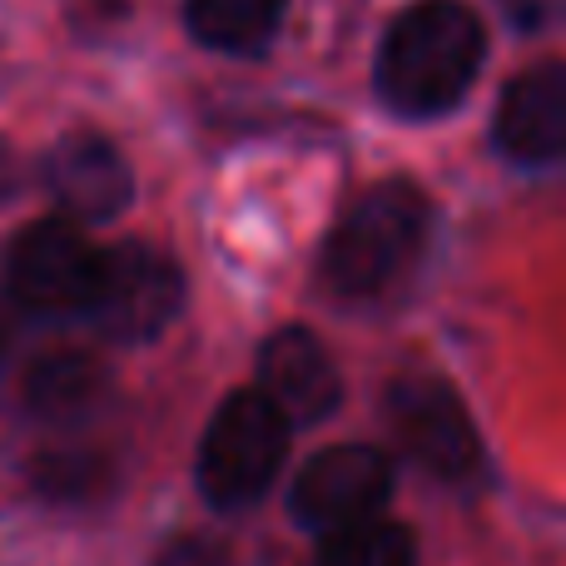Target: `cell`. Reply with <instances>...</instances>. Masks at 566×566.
<instances>
[{
    "label": "cell",
    "mask_w": 566,
    "mask_h": 566,
    "mask_svg": "<svg viewBox=\"0 0 566 566\" xmlns=\"http://www.w3.org/2000/svg\"><path fill=\"white\" fill-rule=\"evenodd\" d=\"M488 60V35L462 0H418L388 25L373 65L382 105L402 119H432L462 105Z\"/></svg>",
    "instance_id": "1"
},
{
    "label": "cell",
    "mask_w": 566,
    "mask_h": 566,
    "mask_svg": "<svg viewBox=\"0 0 566 566\" xmlns=\"http://www.w3.org/2000/svg\"><path fill=\"white\" fill-rule=\"evenodd\" d=\"M432 239V205L418 185H373L323 244V283L338 298H378L418 269Z\"/></svg>",
    "instance_id": "2"
},
{
    "label": "cell",
    "mask_w": 566,
    "mask_h": 566,
    "mask_svg": "<svg viewBox=\"0 0 566 566\" xmlns=\"http://www.w3.org/2000/svg\"><path fill=\"white\" fill-rule=\"evenodd\" d=\"M293 422L283 418L274 402L259 388L229 392L219 412L209 418L205 438H199L195 478L209 507L219 512H244L269 497L279 482L283 452H289Z\"/></svg>",
    "instance_id": "3"
},
{
    "label": "cell",
    "mask_w": 566,
    "mask_h": 566,
    "mask_svg": "<svg viewBox=\"0 0 566 566\" xmlns=\"http://www.w3.org/2000/svg\"><path fill=\"white\" fill-rule=\"evenodd\" d=\"M185 308V274L155 244L99 249V279L85 318L109 343H149Z\"/></svg>",
    "instance_id": "4"
},
{
    "label": "cell",
    "mask_w": 566,
    "mask_h": 566,
    "mask_svg": "<svg viewBox=\"0 0 566 566\" xmlns=\"http://www.w3.org/2000/svg\"><path fill=\"white\" fill-rule=\"evenodd\" d=\"M95 279H99V249L70 219L30 224L10 244L6 283H10V298L30 318H50V323L85 318L90 298H95Z\"/></svg>",
    "instance_id": "5"
},
{
    "label": "cell",
    "mask_w": 566,
    "mask_h": 566,
    "mask_svg": "<svg viewBox=\"0 0 566 566\" xmlns=\"http://www.w3.org/2000/svg\"><path fill=\"white\" fill-rule=\"evenodd\" d=\"M398 448L438 482H472L482 472V438L462 398L438 378H402L388 392Z\"/></svg>",
    "instance_id": "6"
},
{
    "label": "cell",
    "mask_w": 566,
    "mask_h": 566,
    "mask_svg": "<svg viewBox=\"0 0 566 566\" xmlns=\"http://www.w3.org/2000/svg\"><path fill=\"white\" fill-rule=\"evenodd\" d=\"M392 497V462L382 452L363 448V442H338V448L318 452L308 468L293 478L289 507L298 527L313 537H333V532L353 527V522L382 517Z\"/></svg>",
    "instance_id": "7"
},
{
    "label": "cell",
    "mask_w": 566,
    "mask_h": 566,
    "mask_svg": "<svg viewBox=\"0 0 566 566\" xmlns=\"http://www.w3.org/2000/svg\"><path fill=\"white\" fill-rule=\"evenodd\" d=\"M492 139L512 165H566V60H542L502 90Z\"/></svg>",
    "instance_id": "8"
},
{
    "label": "cell",
    "mask_w": 566,
    "mask_h": 566,
    "mask_svg": "<svg viewBox=\"0 0 566 566\" xmlns=\"http://www.w3.org/2000/svg\"><path fill=\"white\" fill-rule=\"evenodd\" d=\"M45 189L55 199L60 219L70 224H109L135 195V175H129L125 155L109 145L105 135H65L45 155Z\"/></svg>",
    "instance_id": "9"
},
{
    "label": "cell",
    "mask_w": 566,
    "mask_h": 566,
    "mask_svg": "<svg viewBox=\"0 0 566 566\" xmlns=\"http://www.w3.org/2000/svg\"><path fill=\"white\" fill-rule=\"evenodd\" d=\"M259 392L293 428H313L338 412L343 378L308 328H279L259 353Z\"/></svg>",
    "instance_id": "10"
},
{
    "label": "cell",
    "mask_w": 566,
    "mask_h": 566,
    "mask_svg": "<svg viewBox=\"0 0 566 566\" xmlns=\"http://www.w3.org/2000/svg\"><path fill=\"white\" fill-rule=\"evenodd\" d=\"M289 0H185L189 35L219 55H259L274 45Z\"/></svg>",
    "instance_id": "11"
},
{
    "label": "cell",
    "mask_w": 566,
    "mask_h": 566,
    "mask_svg": "<svg viewBox=\"0 0 566 566\" xmlns=\"http://www.w3.org/2000/svg\"><path fill=\"white\" fill-rule=\"evenodd\" d=\"M25 398L40 418H55V422H80L99 408L105 398V378L90 358L80 353H55V358L35 363L25 382Z\"/></svg>",
    "instance_id": "12"
},
{
    "label": "cell",
    "mask_w": 566,
    "mask_h": 566,
    "mask_svg": "<svg viewBox=\"0 0 566 566\" xmlns=\"http://www.w3.org/2000/svg\"><path fill=\"white\" fill-rule=\"evenodd\" d=\"M412 562H418L412 532L388 517H368L323 537L313 566H412Z\"/></svg>",
    "instance_id": "13"
},
{
    "label": "cell",
    "mask_w": 566,
    "mask_h": 566,
    "mask_svg": "<svg viewBox=\"0 0 566 566\" xmlns=\"http://www.w3.org/2000/svg\"><path fill=\"white\" fill-rule=\"evenodd\" d=\"M155 566H234V557L214 537H179L159 552Z\"/></svg>",
    "instance_id": "14"
}]
</instances>
